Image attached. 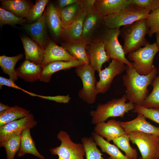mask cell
<instances>
[{"label": "cell", "instance_id": "1", "mask_svg": "<svg viewBox=\"0 0 159 159\" xmlns=\"http://www.w3.org/2000/svg\"><path fill=\"white\" fill-rule=\"evenodd\" d=\"M126 74L122 78L123 85L126 87L125 95L129 102L134 104L142 105L148 96V87L152 84L158 73L155 68L149 74L141 75L138 73L133 67L125 65Z\"/></svg>", "mask_w": 159, "mask_h": 159}, {"label": "cell", "instance_id": "2", "mask_svg": "<svg viewBox=\"0 0 159 159\" xmlns=\"http://www.w3.org/2000/svg\"><path fill=\"white\" fill-rule=\"evenodd\" d=\"M125 94L121 97L114 98L104 104L98 105L96 109L90 112L91 123L96 125L104 122L110 117H123L125 114L133 110L135 104L128 102Z\"/></svg>", "mask_w": 159, "mask_h": 159}, {"label": "cell", "instance_id": "3", "mask_svg": "<svg viewBox=\"0 0 159 159\" xmlns=\"http://www.w3.org/2000/svg\"><path fill=\"white\" fill-rule=\"evenodd\" d=\"M148 30L145 19L123 26L120 29V35L124 41L123 49L125 55L149 43L145 37Z\"/></svg>", "mask_w": 159, "mask_h": 159}, {"label": "cell", "instance_id": "4", "mask_svg": "<svg viewBox=\"0 0 159 159\" xmlns=\"http://www.w3.org/2000/svg\"><path fill=\"white\" fill-rule=\"evenodd\" d=\"M150 12L132 4L123 10L104 17L103 25L110 29L120 28L145 19Z\"/></svg>", "mask_w": 159, "mask_h": 159}, {"label": "cell", "instance_id": "5", "mask_svg": "<svg viewBox=\"0 0 159 159\" xmlns=\"http://www.w3.org/2000/svg\"><path fill=\"white\" fill-rule=\"evenodd\" d=\"M159 51L156 43H149L143 47L128 54L130 60L132 61L133 68L141 75H146L155 68L153 60L156 54Z\"/></svg>", "mask_w": 159, "mask_h": 159}, {"label": "cell", "instance_id": "6", "mask_svg": "<svg viewBox=\"0 0 159 159\" xmlns=\"http://www.w3.org/2000/svg\"><path fill=\"white\" fill-rule=\"evenodd\" d=\"M120 33V28L110 29L105 26L98 39L104 42L105 51L110 59L118 60L133 67L132 63L125 57L123 47L119 41Z\"/></svg>", "mask_w": 159, "mask_h": 159}, {"label": "cell", "instance_id": "7", "mask_svg": "<svg viewBox=\"0 0 159 159\" xmlns=\"http://www.w3.org/2000/svg\"><path fill=\"white\" fill-rule=\"evenodd\" d=\"M130 140L138 147L141 159H159V136L134 131L127 133Z\"/></svg>", "mask_w": 159, "mask_h": 159}, {"label": "cell", "instance_id": "8", "mask_svg": "<svg viewBox=\"0 0 159 159\" xmlns=\"http://www.w3.org/2000/svg\"><path fill=\"white\" fill-rule=\"evenodd\" d=\"M75 72L81 79L83 87L78 93L79 97L89 104L94 103L98 94L96 89L97 81L95 70L90 64H84L76 67Z\"/></svg>", "mask_w": 159, "mask_h": 159}, {"label": "cell", "instance_id": "9", "mask_svg": "<svg viewBox=\"0 0 159 159\" xmlns=\"http://www.w3.org/2000/svg\"><path fill=\"white\" fill-rule=\"evenodd\" d=\"M57 137L61 142V144L50 149L52 155H57L58 159H84L85 152L82 144L73 142L69 135L64 131H60Z\"/></svg>", "mask_w": 159, "mask_h": 159}, {"label": "cell", "instance_id": "10", "mask_svg": "<svg viewBox=\"0 0 159 159\" xmlns=\"http://www.w3.org/2000/svg\"><path fill=\"white\" fill-rule=\"evenodd\" d=\"M125 68L124 63L112 59L108 67L98 73L100 79L96 84L97 94L105 93L110 88L114 78L123 72Z\"/></svg>", "mask_w": 159, "mask_h": 159}, {"label": "cell", "instance_id": "11", "mask_svg": "<svg viewBox=\"0 0 159 159\" xmlns=\"http://www.w3.org/2000/svg\"><path fill=\"white\" fill-rule=\"evenodd\" d=\"M37 124L32 114L13 121L0 127V142L21 134L24 129H31Z\"/></svg>", "mask_w": 159, "mask_h": 159}, {"label": "cell", "instance_id": "12", "mask_svg": "<svg viewBox=\"0 0 159 159\" xmlns=\"http://www.w3.org/2000/svg\"><path fill=\"white\" fill-rule=\"evenodd\" d=\"M47 27L45 10L42 16L36 22L25 24L23 26L25 31L44 51L50 39L48 36Z\"/></svg>", "mask_w": 159, "mask_h": 159}, {"label": "cell", "instance_id": "13", "mask_svg": "<svg viewBox=\"0 0 159 159\" xmlns=\"http://www.w3.org/2000/svg\"><path fill=\"white\" fill-rule=\"evenodd\" d=\"M87 52L90 64L99 73L102 69L103 64L110 61V58L107 55L103 41L99 39L92 40L89 44Z\"/></svg>", "mask_w": 159, "mask_h": 159}, {"label": "cell", "instance_id": "14", "mask_svg": "<svg viewBox=\"0 0 159 159\" xmlns=\"http://www.w3.org/2000/svg\"><path fill=\"white\" fill-rule=\"evenodd\" d=\"M118 122L127 134L137 131L159 136V127L150 123L140 113H138L136 118L132 120L127 122L118 121Z\"/></svg>", "mask_w": 159, "mask_h": 159}, {"label": "cell", "instance_id": "15", "mask_svg": "<svg viewBox=\"0 0 159 159\" xmlns=\"http://www.w3.org/2000/svg\"><path fill=\"white\" fill-rule=\"evenodd\" d=\"M76 59L64 48L58 46L50 39L44 52L41 65L44 68L49 63L54 62L70 61Z\"/></svg>", "mask_w": 159, "mask_h": 159}, {"label": "cell", "instance_id": "16", "mask_svg": "<svg viewBox=\"0 0 159 159\" xmlns=\"http://www.w3.org/2000/svg\"><path fill=\"white\" fill-rule=\"evenodd\" d=\"M103 18L98 13L95 7L88 11L83 21L81 39L89 44L96 30L103 25Z\"/></svg>", "mask_w": 159, "mask_h": 159}, {"label": "cell", "instance_id": "17", "mask_svg": "<svg viewBox=\"0 0 159 159\" xmlns=\"http://www.w3.org/2000/svg\"><path fill=\"white\" fill-rule=\"evenodd\" d=\"M87 12L84 10H80L72 24L62 29L60 37L64 42H74L81 39L83 21Z\"/></svg>", "mask_w": 159, "mask_h": 159}, {"label": "cell", "instance_id": "18", "mask_svg": "<svg viewBox=\"0 0 159 159\" xmlns=\"http://www.w3.org/2000/svg\"><path fill=\"white\" fill-rule=\"evenodd\" d=\"M94 132L109 142L114 139L126 133L118 121L111 119L106 122H103L97 123L94 129Z\"/></svg>", "mask_w": 159, "mask_h": 159}, {"label": "cell", "instance_id": "19", "mask_svg": "<svg viewBox=\"0 0 159 159\" xmlns=\"http://www.w3.org/2000/svg\"><path fill=\"white\" fill-rule=\"evenodd\" d=\"M131 0H96L95 7L98 13L104 17L128 7Z\"/></svg>", "mask_w": 159, "mask_h": 159}, {"label": "cell", "instance_id": "20", "mask_svg": "<svg viewBox=\"0 0 159 159\" xmlns=\"http://www.w3.org/2000/svg\"><path fill=\"white\" fill-rule=\"evenodd\" d=\"M43 69L41 64L25 59L15 70L18 77L26 82H33L40 80Z\"/></svg>", "mask_w": 159, "mask_h": 159}, {"label": "cell", "instance_id": "21", "mask_svg": "<svg viewBox=\"0 0 159 159\" xmlns=\"http://www.w3.org/2000/svg\"><path fill=\"white\" fill-rule=\"evenodd\" d=\"M20 37L24 50L25 59L41 64L44 51L31 38L24 36Z\"/></svg>", "mask_w": 159, "mask_h": 159}, {"label": "cell", "instance_id": "22", "mask_svg": "<svg viewBox=\"0 0 159 159\" xmlns=\"http://www.w3.org/2000/svg\"><path fill=\"white\" fill-rule=\"evenodd\" d=\"M45 14L47 26L55 37H60L63 28L57 7L50 2L47 5Z\"/></svg>", "mask_w": 159, "mask_h": 159}, {"label": "cell", "instance_id": "23", "mask_svg": "<svg viewBox=\"0 0 159 159\" xmlns=\"http://www.w3.org/2000/svg\"><path fill=\"white\" fill-rule=\"evenodd\" d=\"M84 64L77 59L70 61H57L51 62L43 68L39 80L45 82H49L52 75L54 73L76 67Z\"/></svg>", "mask_w": 159, "mask_h": 159}, {"label": "cell", "instance_id": "24", "mask_svg": "<svg viewBox=\"0 0 159 159\" xmlns=\"http://www.w3.org/2000/svg\"><path fill=\"white\" fill-rule=\"evenodd\" d=\"M1 8L9 11L17 16L26 18L34 5L31 1L26 0L1 1Z\"/></svg>", "mask_w": 159, "mask_h": 159}, {"label": "cell", "instance_id": "25", "mask_svg": "<svg viewBox=\"0 0 159 159\" xmlns=\"http://www.w3.org/2000/svg\"><path fill=\"white\" fill-rule=\"evenodd\" d=\"M30 129L26 128L21 133L20 145L17 156L21 157L29 153L40 159H44V156L39 153L35 146V142L31 135Z\"/></svg>", "mask_w": 159, "mask_h": 159}, {"label": "cell", "instance_id": "26", "mask_svg": "<svg viewBox=\"0 0 159 159\" xmlns=\"http://www.w3.org/2000/svg\"><path fill=\"white\" fill-rule=\"evenodd\" d=\"M89 44L82 39L72 42H64L62 47L77 60L86 64H90L86 49Z\"/></svg>", "mask_w": 159, "mask_h": 159}, {"label": "cell", "instance_id": "27", "mask_svg": "<svg viewBox=\"0 0 159 159\" xmlns=\"http://www.w3.org/2000/svg\"><path fill=\"white\" fill-rule=\"evenodd\" d=\"M92 138L101 151L110 155L108 159H132L123 155L118 148L105 140L103 137L95 132L92 134Z\"/></svg>", "mask_w": 159, "mask_h": 159}, {"label": "cell", "instance_id": "28", "mask_svg": "<svg viewBox=\"0 0 159 159\" xmlns=\"http://www.w3.org/2000/svg\"><path fill=\"white\" fill-rule=\"evenodd\" d=\"M30 111L15 105L0 112V127L13 121L24 117L30 114Z\"/></svg>", "mask_w": 159, "mask_h": 159}, {"label": "cell", "instance_id": "29", "mask_svg": "<svg viewBox=\"0 0 159 159\" xmlns=\"http://www.w3.org/2000/svg\"><path fill=\"white\" fill-rule=\"evenodd\" d=\"M23 55L20 53L13 57L5 55L0 56V66L3 71L7 74L9 79L15 82L18 79L15 67L17 62L23 58Z\"/></svg>", "mask_w": 159, "mask_h": 159}, {"label": "cell", "instance_id": "30", "mask_svg": "<svg viewBox=\"0 0 159 159\" xmlns=\"http://www.w3.org/2000/svg\"><path fill=\"white\" fill-rule=\"evenodd\" d=\"M58 9L63 29L67 28L72 24L82 9L77 1L64 8Z\"/></svg>", "mask_w": 159, "mask_h": 159}, {"label": "cell", "instance_id": "31", "mask_svg": "<svg viewBox=\"0 0 159 159\" xmlns=\"http://www.w3.org/2000/svg\"><path fill=\"white\" fill-rule=\"evenodd\" d=\"M158 76L153 80V90L143 101L142 105L147 108H154L159 110V65Z\"/></svg>", "mask_w": 159, "mask_h": 159}, {"label": "cell", "instance_id": "32", "mask_svg": "<svg viewBox=\"0 0 159 159\" xmlns=\"http://www.w3.org/2000/svg\"><path fill=\"white\" fill-rule=\"evenodd\" d=\"M130 139L127 134L125 133L114 139L112 141L117 146L125 153V155L132 159H137L138 153L137 150L130 146Z\"/></svg>", "mask_w": 159, "mask_h": 159}, {"label": "cell", "instance_id": "33", "mask_svg": "<svg viewBox=\"0 0 159 159\" xmlns=\"http://www.w3.org/2000/svg\"><path fill=\"white\" fill-rule=\"evenodd\" d=\"M21 134L0 142V147H4L5 149L7 159H14L18 151L20 145Z\"/></svg>", "mask_w": 159, "mask_h": 159}, {"label": "cell", "instance_id": "34", "mask_svg": "<svg viewBox=\"0 0 159 159\" xmlns=\"http://www.w3.org/2000/svg\"><path fill=\"white\" fill-rule=\"evenodd\" d=\"M81 140L85 148L86 159H103L102 154L92 137H84Z\"/></svg>", "mask_w": 159, "mask_h": 159}, {"label": "cell", "instance_id": "35", "mask_svg": "<svg viewBox=\"0 0 159 159\" xmlns=\"http://www.w3.org/2000/svg\"><path fill=\"white\" fill-rule=\"evenodd\" d=\"M48 0H37L31 7L25 18L27 23H33L37 21L42 15Z\"/></svg>", "mask_w": 159, "mask_h": 159}, {"label": "cell", "instance_id": "36", "mask_svg": "<svg viewBox=\"0 0 159 159\" xmlns=\"http://www.w3.org/2000/svg\"><path fill=\"white\" fill-rule=\"evenodd\" d=\"M27 22L26 19L19 17L9 11L0 8V25L14 26L16 24H24Z\"/></svg>", "mask_w": 159, "mask_h": 159}, {"label": "cell", "instance_id": "37", "mask_svg": "<svg viewBox=\"0 0 159 159\" xmlns=\"http://www.w3.org/2000/svg\"><path fill=\"white\" fill-rule=\"evenodd\" d=\"M145 20L149 29L148 34L151 38L159 32V7L151 12Z\"/></svg>", "mask_w": 159, "mask_h": 159}, {"label": "cell", "instance_id": "38", "mask_svg": "<svg viewBox=\"0 0 159 159\" xmlns=\"http://www.w3.org/2000/svg\"><path fill=\"white\" fill-rule=\"evenodd\" d=\"M132 111L134 113H140L146 118L159 124V110L147 108L142 105L135 104L134 108Z\"/></svg>", "mask_w": 159, "mask_h": 159}, {"label": "cell", "instance_id": "39", "mask_svg": "<svg viewBox=\"0 0 159 159\" xmlns=\"http://www.w3.org/2000/svg\"><path fill=\"white\" fill-rule=\"evenodd\" d=\"M132 4L150 12L159 7V0H131Z\"/></svg>", "mask_w": 159, "mask_h": 159}, {"label": "cell", "instance_id": "40", "mask_svg": "<svg viewBox=\"0 0 159 159\" xmlns=\"http://www.w3.org/2000/svg\"><path fill=\"white\" fill-rule=\"evenodd\" d=\"M38 97L42 98L52 100L60 103H67L70 101L71 97L69 95H57L56 96H45L38 95Z\"/></svg>", "mask_w": 159, "mask_h": 159}, {"label": "cell", "instance_id": "41", "mask_svg": "<svg viewBox=\"0 0 159 159\" xmlns=\"http://www.w3.org/2000/svg\"><path fill=\"white\" fill-rule=\"evenodd\" d=\"M3 85H5L9 87L13 88L18 90H21L24 92L27 93L28 91L23 89L17 85L14 82L10 79H7L1 76L0 77V88L1 89Z\"/></svg>", "mask_w": 159, "mask_h": 159}, {"label": "cell", "instance_id": "42", "mask_svg": "<svg viewBox=\"0 0 159 159\" xmlns=\"http://www.w3.org/2000/svg\"><path fill=\"white\" fill-rule=\"evenodd\" d=\"M96 0H78L81 9L87 12L95 7Z\"/></svg>", "mask_w": 159, "mask_h": 159}, {"label": "cell", "instance_id": "43", "mask_svg": "<svg viewBox=\"0 0 159 159\" xmlns=\"http://www.w3.org/2000/svg\"><path fill=\"white\" fill-rule=\"evenodd\" d=\"M78 0H59L57 1L58 6L59 9L62 8L76 3Z\"/></svg>", "mask_w": 159, "mask_h": 159}, {"label": "cell", "instance_id": "44", "mask_svg": "<svg viewBox=\"0 0 159 159\" xmlns=\"http://www.w3.org/2000/svg\"><path fill=\"white\" fill-rule=\"evenodd\" d=\"M10 107L8 105H5L0 102V112H3L9 109Z\"/></svg>", "mask_w": 159, "mask_h": 159}, {"label": "cell", "instance_id": "45", "mask_svg": "<svg viewBox=\"0 0 159 159\" xmlns=\"http://www.w3.org/2000/svg\"><path fill=\"white\" fill-rule=\"evenodd\" d=\"M156 43L159 48V32L156 34Z\"/></svg>", "mask_w": 159, "mask_h": 159}, {"label": "cell", "instance_id": "46", "mask_svg": "<svg viewBox=\"0 0 159 159\" xmlns=\"http://www.w3.org/2000/svg\"><path fill=\"white\" fill-rule=\"evenodd\" d=\"M139 159H141V158H139Z\"/></svg>", "mask_w": 159, "mask_h": 159}]
</instances>
